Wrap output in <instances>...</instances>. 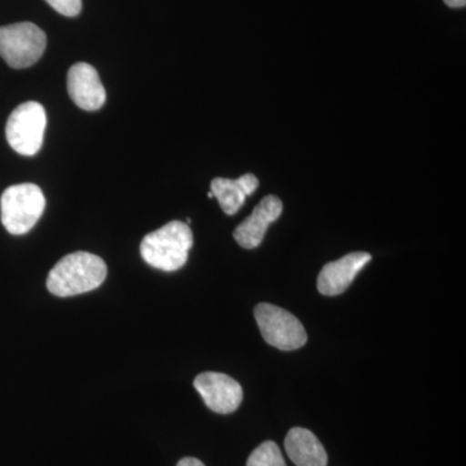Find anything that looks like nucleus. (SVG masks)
<instances>
[{
	"mask_svg": "<svg viewBox=\"0 0 466 466\" xmlns=\"http://www.w3.org/2000/svg\"><path fill=\"white\" fill-rule=\"evenodd\" d=\"M108 275L100 257L76 251L58 260L47 278V289L56 297H72L97 289Z\"/></svg>",
	"mask_w": 466,
	"mask_h": 466,
	"instance_id": "nucleus-1",
	"label": "nucleus"
},
{
	"mask_svg": "<svg viewBox=\"0 0 466 466\" xmlns=\"http://www.w3.org/2000/svg\"><path fill=\"white\" fill-rule=\"evenodd\" d=\"M192 245L193 233L189 226L173 220L143 238L140 254L149 266L173 272L186 265Z\"/></svg>",
	"mask_w": 466,
	"mask_h": 466,
	"instance_id": "nucleus-2",
	"label": "nucleus"
},
{
	"mask_svg": "<svg viewBox=\"0 0 466 466\" xmlns=\"http://www.w3.org/2000/svg\"><path fill=\"white\" fill-rule=\"evenodd\" d=\"M46 208L42 189L32 183L8 187L0 198L2 223L11 235H25L38 222Z\"/></svg>",
	"mask_w": 466,
	"mask_h": 466,
	"instance_id": "nucleus-3",
	"label": "nucleus"
},
{
	"mask_svg": "<svg viewBox=\"0 0 466 466\" xmlns=\"http://www.w3.org/2000/svg\"><path fill=\"white\" fill-rule=\"evenodd\" d=\"M46 46L45 32L32 23L0 27V56L14 69L34 66L45 54Z\"/></svg>",
	"mask_w": 466,
	"mask_h": 466,
	"instance_id": "nucleus-4",
	"label": "nucleus"
},
{
	"mask_svg": "<svg viewBox=\"0 0 466 466\" xmlns=\"http://www.w3.org/2000/svg\"><path fill=\"white\" fill-rule=\"evenodd\" d=\"M47 115L45 106L36 101H26L9 116L5 137L11 148L18 155L35 156L41 150Z\"/></svg>",
	"mask_w": 466,
	"mask_h": 466,
	"instance_id": "nucleus-5",
	"label": "nucleus"
},
{
	"mask_svg": "<svg viewBox=\"0 0 466 466\" xmlns=\"http://www.w3.org/2000/svg\"><path fill=\"white\" fill-rule=\"evenodd\" d=\"M254 317L265 341L281 351H293L308 342V333L302 323L287 309L271 303H259Z\"/></svg>",
	"mask_w": 466,
	"mask_h": 466,
	"instance_id": "nucleus-6",
	"label": "nucleus"
},
{
	"mask_svg": "<svg viewBox=\"0 0 466 466\" xmlns=\"http://www.w3.org/2000/svg\"><path fill=\"white\" fill-rule=\"evenodd\" d=\"M193 386L208 408L220 415L235 412L244 398L240 383L225 373H201L196 377Z\"/></svg>",
	"mask_w": 466,
	"mask_h": 466,
	"instance_id": "nucleus-7",
	"label": "nucleus"
},
{
	"mask_svg": "<svg viewBox=\"0 0 466 466\" xmlns=\"http://www.w3.org/2000/svg\"><path fill=\"white\" fill-rule=\"evenodd\" d=\"M372 259L366 251H355L342 258L327 263L318 278V290L323 296H339L348 290L359 272Z\"/></svg>",
	"mask_w": 466,
	"mask_h": 466,
	"instance_id": "nucleus-8",
	"label": "nucleus"
},
{
	"mask_svg": "<svg viewBox=\"0 0 466 466\" xmlns=\"http://www.w3.org/2000/svg\"><path fill=\"white\" fill-rule=\"evenodd\" d=\"M67 92L79 108L95 112L104 106L106 92L99 73L90 64L78 63L67 72Z\"/></svg>",
	"mask_w": 466,
	"mask_h": 466,
	"instance_id": "nucleus-9",
	"label": "nucleus"
},
{
	"mask_svg": "<svg viewBox=\"0 0 466 466\" xmlns=\"http://www.w3.org/2000/svg\"><path fill=\"white\" fill-rule=\"evenodd\" d=\"M283 213V202L278 196L268 195L257 205L253 213L233 232V238L244 249H256L262 244L269 225Z\"/></svg>",
	"mask_w": 466,
	"mask_h": 466,
	"instance_id": "nucleus-10",
	"label": "nucleus"
},
{
	"mask_svg": "<svg viewBox=\"0 0 466 466\" xmlns=\"http://www.w3.org/2000/svg\"><path fill=\"white\" fill-rule=\"evenodd\" d=\"M285 451L296 466H327L328 455L317 435L305 428L290 429Z\"/></svg>",
	"mask_w": 466,
	"mask_h": 466,
	"instance_id": "nucleus-11",
	"label": "nucleus"
},
{
	"mask_svg": "<svg viewBox=\"0 0 466 466\" xmlns=\"http://www.w3.org/2000/svg\"><path fill=\"white\" fill-rule=\"evenodd\" d=\"M259 180L256 175L245 174L238 179L216 177L211 182V193L219 202L220 208L227 216H233L240 210L248 196L253 195L258 188Z\"/></svg>",
	"mask_w": 466,
	"mask_h": 466,
	"instance_id": "nucleus-12",
	"label": "nucleus"
},
{
	"mask_svg": "<svg viewBox=\"0 0 466 466\" xmlns=\"http://www.w3.org/2000/svg\"><path fill=\"white\" fill-rule=\"evenodd\" d=\"M247 466H287L278 444L267 441L251 452Z\"/></svg>",
	"mask_w": 466,
	"mask_h": 466,
	"instance_id": "nucleus-13",
	"label": "nucleus"
},
{
	"mask_svg": "<svg viewBox=\"0 0 466 466\" xmlns=\"http://www.w3.org/2000/svg\"><path fill=\"white\" fill-rule=\"evenodd\" d=\"M55 11L66 17L78 16L82 9V0H46Z\"/></svg>",
	"mask_w": 466,
	"mask_h": 466,
	"instance_id": "nucleus-14",
	"label": "nucleus"
},
{
	"mask_svg": "<svg viewBox=\"0 0 466 466\" xmlns=\"http://www.w3.org/2000/svg\"><path fill=\"white\" fill-rule=\"evenodd\" d=\"M177 466H205V464L198 459L184 458L177 462Z\"/></svg>",
	"mask_w": 466,
	"mask_h": 466,
	"instance_id": "nucleus-15",
	"label": "nucleus"
},
{
	"mask_svg": "<svg viewBox=\"0 0 466 466\" xmlns=\"http://www.w3.org/2000/svg\"><path fill=\"white\" fill-rule=\"evenodd\" d=\"M451 8H462L466 5V0H443Z\"/></svg>",
	"mask_w": 466,
	"mask_h": 466,
	"instance_id": "nucleus-16",
	"label": "nucleus"
}]
</instances>
